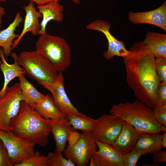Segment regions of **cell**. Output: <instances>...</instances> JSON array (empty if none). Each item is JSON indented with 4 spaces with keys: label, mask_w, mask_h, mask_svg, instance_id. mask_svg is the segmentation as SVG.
<instances>
[{
    "label": "cell",
    "mask_w": 166,
    "mask_h": 166,
    "mask_svg": "<svg viewBox=\"0 0 166 166\" xmlns=\"http://www.w3.org/2000/svg\"><path fill=\"white\" fill-rule=\"evenodd\" d=\"M124 58L126 80L135 96L148 107L156 105L160 81L156 71L155 57L143 41L134 43Z\"/></svg>",
    "instance_id": "cell-1"
},
{
    "label": "cell",
    "mask_w": 166,
    "mask_h": 166,
    "mask_svg": "<svg viewBox=\"0 0 166 166\" xmlns=\"http://www.w3.org/2000/svg\"><path fill=\"white\" fill-rule=\"evenodd\" d=\"M54 120L40 116L30 105L23 101L18 113L11 120L10 126L18 136L44 147L48 143Z\"/></svg>",
    "instance_id": "cell-2"
},
{
    "label": "cell",
    "mask_w": 166,
    "mask_h": 166,
    "mask_svg": "<svg viewBox=\"0 0 166 166\" xmlns=\"http://www.w3.org/2000/svg\"><path fill=\"white\" fill-rule=\"evenodd\" d=\"M109 112L130 124L140 133L166 132V126L159 123L155 119L152 109L137 99L133 102L114 105Z\"/></svg>",
    "instance_id": "cell-3"
},
{
    "label": "cell",
    "mask_w": 166,
    "mask_h": 166,
    "mask_svg": "<svg viewBox=\"0 0 166 166\" xmlns=\"http://www.w3.org/2000/svg\"><path fill=\"white\" fill-rule=\"evenodd\" d=\"M40 35L35 43L36 50L44 55L59 73H63L71 63L69 45L61 37L46 33Z\"/></svg>",
    "instance_id": "cell-4"
},
{
    "label": "cell",
    "mask_w": 166,
    "mask_h": 166,
    "mask_svg": "<svg viewBox=\"0 0 166 166\" xmlns=\"http://www.w3.org/2000/svg\"><path fill=\"white\" fill-rule=\"evenodd\" d=\"M16 59L29 77L40 85L53 83L57 79L59 73L51 62L36 50L22 51L17 55Z\"/></svg>",
    "instance_id": "cell-5"
},
{
    "label": "cell",
    "mask_w": 166,
    "mask_h": 166,
    "mask_svg": "<svg viewBox=\"0 0 166 166\" xmlns=\"http://www.w3.org/2000/svg\"><path fill=\"white\" fill-rule=\"evenodd\" d=\"M24 100L19 82L7 87L4 94L0 98V130H11L10 121L18 114L21 103Z\"/></svg>",
    "instance_id": "cell-6"
},
{
    "label": "cell",
    "mask_w": 166,
    "mask_h": 166,
    "mask_svg": "<svg viewBox=\"0 0 166 166\" xmlns=\"http://www.w3.org/2000/svg\"><path fill=\"white\" fill-rule=\"evenodd\" d=\"M0 139L7 150L13 166H15L34 152L35 144L19 136L12 130H0Z\"/></svg>",
    "instance_id": "cell-7"
},
{
    "label": "cell",
    "mask_w": 166,
    "mask_h": 166,
    "mask_svg": "<svg viewBox=\"0 0 166 166\" xmlns=\"http://www.w3.org/2000/svg\"><path fill=\"white\" fill-rule=\"evenodd\" d=\"M124 121L111 113L102 114L95 119L92 131L93 139L101 143L112 144L119 134Z\"/></svg>",
    "instance_id": "cell-8"
},
{
    "label": "cell",
    "mask_w": 166,
    "mask_h": 166,
    "mask_svg": "<svg viewBox=\"0 0 166 166\" xmlns=\"http://www.w3.org/2000/svg\"><path fill=\"white\" fill-rule=\"evenodd\" d=\"M78 141L75 144L68 145L64 151L65 156L71 160L77 166H87L97 145L93 139L92 132H82Z\"/></svg>",
    "instance_id": "cell-9"
},
{
    "label": "cell",
    "mask_w": 166,
    "mask_h": 166,
    "mask_svg": "<svg viewBox=\"0 0 166 166\" xmlns=\"http://www.w3.org/2000/svg\"><path fill=\"white\" fill-rule=\"evenodd\" d=\"M110 24L109 22L98 19L88 24L86 28L101 32L105 36L108 42V47L107 51L103 55L105 58L110 60L113 58L115 56L124 58L128 55L129 50L126 48L123 41L117 39L110 33Z\"/></svg>",
    "instance_id": "cell-10"
},
{
    "label": "cell",
    "mask_w": 166,
    "mask_h": 166,
    "mask_svg": "<svg viewBox=\"0 0 166 166\" xmlns=\"http://www.w3.org/2000/svg\"><path fill=\"white\" fill-rule=\"evenodd\" d=\"M40 85L51 93L55 105L66 116L70 114L79 115L81 113L72 104L66 94L62 73H59L57 79L54 83H42Z\"/></svg>",
    "instance_id": "cell-11"
},
{
    "label": "cell",
    "mask_w": 166,
    "mask_h": 166,
    "mask_svg": "<svg viewBox=\"0 0 166 166\" xmlns=\"http://www.w3.org/2000/svg\"><path fill=\"white\" fill-rule=\"evenodd\" d=\"M128 18L134 24H148L153 25L166 31V1L158 8L145 12H129Z\"/></svg>",
    "instance_id": "cell-12"
},
{
    "label": "cell",
    "mask_w": 166,
    "mask_h": 166,
    "mask_svg": "<svg viewBox=\"0 0 166 166\" xmlns=\"http://www.w3.org/2000/svg\"><path fill=\"white\" fill-rule=\"evenodd\" d=\"M95 141L98 149L92 157L96 166H124L122 155L112 144Z\"/></svg>",
    "instance_id": "cell-13"
},
{
    "label": "cell",
    "mask_w": 166,
    "mask_h": 166,
    "mask_svg": "<svg viewBox=\"0 0 166 166\" xmlns=\"http://www.w3.org/2000/svg\"><path fill=\"white\" fill-rule=\"evenodd\" d=\"M23 8L26 12L23 28L18 38L14 40L13 49L17 47L26 33L30 32L33 35L36 36L41 29L39 18L42 17V15L36 9L34 2L30 1L28 4Z\"/></svg>",
    "instance_id": "cell-14"
},
{
    "label": "cell",
    "mask_w": 166,
    "mask_h": 166,
    "mask_svg": "<svg viewBox=\"0 0 166 166\" xmlns=\"http://www.w3.org/2000/svg\"><path fill=\"white\" fill-rule=\"evenodd\" d=\"M140 133L124 121L119 134L112 144L122 155L125 154L134 149Z\"/></svg>",
    "instance_id": "cell-15"
},
{
    "label": "cell",
    "mask_w": 166,
    "mask_h": 166,
    "mask_svg": "<svg viewBox=\"0 0 166 166\" xmlns=\"http://www.w3.org/2000/svg\"><path fill=\"white\" fill-rule=\"evenodd\" d=\"M58 1L51 0L45 4L38 5L37 7L42 15V19L41 23V29L38 34L46 32V28L48 23L51 20L57 22H62L63 19L64 8Z\"/></svg>",
    "instance_id": "cell-16"
},
{
    "label": "cell",
    "mask_w": 166,
    "mask_h": 166,
    "mask_svg": "<svg viewBox=\"0 0 166 166\" xmlns=\"http://www.w3.org/2000/svg\"><path fill=\"white\" fill-rule=\"evenodd\" d=\"M17 55L15 53H11L10 55L14 60V62L13 64H10L6 60L3 49L0 48V69L4 77L3 86L0 90V98L4 94L10 81L16 77L18 78L22 75L26 74L23 68L17 61Z\"/></svg>",
    "instance_id": "cell-17"
},
{
    "label": "cell",
    "mask_w": 166,
    "mask_h": 166,
    "mask_svg": "<svg viewBox=\"0 0 166 166\" xmlns=\"http://www.w3.org/2000/svg\"><path fill=\"white\" fill-rule=\"evenodd\" d=\"M75 131L65 118L54 120L51 129L56 144L55 151L62 153L65 148V146L70 133Z\"/></svg>",
    "instance_id": "cell-18"
},
{
    "label": "cell",
    "mask_w": 166,
    "mask_h": 166,
    "mask_svg": "<svg viewBox=\"0 0 166 166\" xmlns=\"http://www.w3.org/2000/svg\"><path fill=\"white\" fill-rule=\"evenodd\" d=\"M162 134L160 133H140L134 148L141 155L153 154L163 148L161 144Z\"/></svg>",
    "instance_id": "cell-19"
},
{
    "label": "cell",
    "mask_w": 166,
    "mask_h": 166,
    "mask_svg": "<svg viewBox=\"0 0 166 166\" xmlns=\"http://www.w3.org/2000/svg\"><path fill=\"white\" fill-rule=\"evenodd\" d=\"M21 14V12H18L13 22L6 28L0 31V47L3 49L5 57L10 55L14 39L19 35L15 31L23 20Z\"/></svg>",
    "instance_id": "cell-20"
},
{
    "label": "cell",
    "mask_w": 166,
    "mask_h": 166,
    "mask_svg": "<svg viewBox=\"0 0 166 166\" xmlns=\"http://www.w3.org/2000/svg\"><path fill=\"white\" fill-rule=\"evenodd\" d=\"M32 107L39 115L46 119L57 120L66 117L55 105L52 96L49 94L46 95L39 103Z\"/></svg>",
    "instance_id": "cell-21"
},
{
    "label": "cell",
    "mask_w": 166,
    "mask_h": 166,
    "mask_svg": "<svg viewBox=\"0 0 166 166\" xmlns=\"http://www.w3.org/2000/svg\"><path fill=\"white\" fill-rule=\"evenodd\" d=\"M155 58H166V35L147 31L143 41Z\"/></svg>",
    "instance_id": "cell-22"
},
{
    "label": "cell",
    "mask_w": 166,
    "mask_h": 166,
    "mask_svg": "<svg viewBox=\"0 0 166 166\" xmlns=\"http://www.w3.org/2000/svg\"><path fill=\"white\" fill-rule=\"evenodd\" d=\"M22 94L24 101L31 106L40 102L45 95L37 89L26 79L24 74L18 77Z\"/></svg>",
    "instance_id": "cell-23"
},
{
    "label": "cell",
    "mask_w": 166,
    "mask_h": 166,
    "mask_svg": "<svg viewBox=\"0 0 166 166\" xmlns=\"http://www.w3.org/2000/svg\"><path fill=\"white\" fill-rule=\"evenodd\" d=\"M66 117L75 130H80L82 132H92L94 128L95 119L83 113L69 115L66 116Z\"/></svg>",
    "instance_id": "cell-24"
},
{
    "label": "cell",
    "mask_w": 166,
    "mask_h": 166,
    "mask_svg": "<svg viewBox=\"0 0 166 166\" xmlns=\"http://www.w3.org/2000/svg\"><path fill=\"white\" fill-rule=\"evenodd\" d=\"M47 156L48 166H76L70 159L63 156L62 153L49 152Z\"/></svg>",
    "instance_id": "cell-25"
},
{
    "label": "cell",
    "mask_w": 166,
    "mask_h": 166,
    "mask_svg": "<svg viewBox=\"0 0 166 166\" xmlns=\"http://www.w3.org/2000/svg\"><path fill=\"white\" fill-rule=\"evenodd\" d=\"M15 166H48L47 156L41 155L38 151Z\"/></svg>",
    "instance_id": "cell-26"
},
{
    "label": "cell",
    "mask_w": 166,
    "mask_h": 166,
    "mask_svg": "<svg viewBox=\"0 0 166 166\" xmlns=\"http://www.w3.org/2000/svg\"><path fill=\"white\" fill-rule=\"evenodd\" d=\"M155 64L160 82H166V58H155Z\"/></svg>",
    "instance_id": "cell-27"
},
{
    "label": "cell",
    "mask_w": 166,
    "mask_h": 166,
    "mask_svg": "<svg viewBox=\"0 0 166 166\" xmlns=\"http://www.w3.org/2000/svg\"><path fill=\"white\" fill-rule=\"evenodd\" d=\"M141 154L133 150L125 154L122 155L124 166H135Z\"/></svg>",
    "instance_id": "cell-28"
},
{
    "label": "cell",
    "mask_w": 166,
    "mask_h": 166,
    "mask_svg": "<svg viewBox=\"0 0 166 166\" xmlns=\"http://www.w3.org/2000/svg\"><path fill=\"white\" fill-rule=\"evenodd\" d=\"M152 109L156 121L160 124L166 126V105H156Z\"/></svg>",
    "instance_id": "cell-29"
},
{
    "label": "cell",
    "mask_w": 166,
    "mask_h": 166,
    "mask_svg": "<svg viewBox=\"0 0 166 166\" xmlns=\"http://www.w3.org/2000/svg\"><path fill=\"white\" fill-rule=\"evenodd\" d=\"M0 166H13L7 150L0 139Z\"/></svg>",
    "instance_id": "cell-30"
},
{
    "label": "cell",
    "mask_w": 166,
    "mask_h": 166,
    "mask_svg": "<svg viewBox=\"0 0 166 166\" xmlns=\"http://www.w3.org/2000/svg\"><path fill=\"white\" fill-rule=\"evenodd\" d=\"M166 105V82H160L157 89L156 105Z\"/></svg>",
    "instance_id": "cell-31"
},
{
    "label": "cell",
    "mask_w": 166,
    "mask_h": 166,
    "mask_svg": "<svg viewBox=\"0 0 166 166\" xmlns=\"http://www.w3.org/2000/svg\"><path fill=\"white\" fill-rule=\"evenodd\" d=\"M154 166H158L163 162H166V151L165 150L160 149L152 154Z\"/></svg>",
    "instance_id": "cell-32"
},
{
    "label": "cell",
    "mask_w": 166,
    "mask_h": 166,
    "mask_svg": "<svg viewBox=\"0 0 166 166\" xmlns=\"http://www.w3.org/2000/svg\"><path fill=\"white\" fill-rule=\"evenodd\" d=\"M81 136V133L76 130L71 132L67 139L68 145L71 146L76 144L80 139Z\"/></svg>",
    "instance_id": "cell-33"
},
{
    "label": "cell",
    "mask_w": 166,
    "mask_h": 166,
    "mask_svg": "<svg viewBox=\"0 0 166 166\" xmlns=\"http://www.w3.org/2000/svg\"><path fill=\"white\" fill-rule=\"evenodd\" d=\"M7 0H0V2H5ZM51 0H30L33 2L36 3L38 5H42L48 2Z\"/></svg>",
    "instance_id": "cell-34"
},
{
    "label": "cell",
    "mask_w": 166,
    "mask_h": 166,
    "mask_svg": "<svg viewBox=\"0 0 166 166\" xmlns=\"http://www.w3.org/2000/svg\"><path fill=\"white\" fill-rule=\"evenodd\" d=\"M5 14V8L3 7L0 6V29L1 27L2 22V17Z\"/></svg>",
    "instance_id": "cell-35"
},
{
    "label": "cell",
    "mask_w": 166,
    "mask_h": 166,
    "mask_svg": "<svg viewBox=\"0 0 166 166\" xmlns=\"http://www.w3.org/2000/svg\"><path fill=\"white\" fill-rule=\"evenodd\" d=\"M161 144L163 148L166 147V132L162 134L161 140Z\"/></svg>",
    "instance_id": "cell-36"
},
{
    "label": "cell",
    "mask_w": 166,
    "mask_h": 166,
    "mask_svg": "<svg viewBox=\"0 0 166 166\" xmlns=\"http://www.w3.org/2000/svg\"><path fill=\"white\" fill-rule=\"evenodd\" d=\"M90 162L89 163L90 166H96L93 160V159L92 156L90 159Z\"/></svg>",
    "instance_id": "cell-37"
},
{
    "label": "cell",
    "mask_w": 166,
    "mask_h": 166,
    "mask_svg": "<svg viewBox=\"0 0 166 166\" xmlns=\"http://www.w3.org/2000/svg\"><path fill=\"white\" fill-rule=\"evenodd\" d=\"M59 1V0H56ZM81 0H72L73 2L77 5L80 4Z\"/></svg>",
    "instance_id": "cell-38"
}]
</instances>
